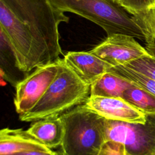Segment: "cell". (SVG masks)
Segmentation results:
<instances>
[{"label":"cell","instance_id":"6da1fadb","mask_svg":"<svg viewBox=\"0 0 155 155\" xmlns=\"http://www.w3.org/2000/svg\"><path fill=\"white\" fill-rule=\"evenodd\" d=\"M30 29L45 64L59 59L62 51L59 25L68 22L64 13L56 9L49 0H0Z\"/></svg>","mask_w":155,"mask_h":155},{"label":"cell","instance_id":"7a4b0ae2","mask_svg":"<svg viewBox=\"0 0 155 155\" xmlns=\"http://www.w3.org/2000/svg\"><path fill=\"white\" fill-rule=\"evenodd\" d=\"M90 96V85L83 82L61 59L54 80L37 104L28 112L19 115L23 122L59 117L83 105Z\"/></svg>","mask_w":155,"mask_h":155},{"label":"cell","instance_id":"3957f363","mask_svg":"<svg viewBox=\"0 0 155 155\" xmlns=\"http://www.w3.org/2000/svg\"><path fill=\"white\" fill-rule=\"evenodd\" d=\"M60 117L64 127L61 155H99L106 142V119L85 104L74 107Z\"/></svg>","mask_w":155,"mask_h":155},{"label":"cell","instance_id":"277c9868","mask_svg":"<svg viewBox=\"0 0 155 155\" xmlns=\"http://www.w3.org/2000/svg\"><path fill=\"white\" fill-rule=\"evenodd\" d=\"M57 10L79 15L101 27L107 36L122 34L141 41L143 34L131 16L117 4L108 0H49Z\"/></svg>","mask_w":155,"mask_h":155},{"label":"cell","instance_id":"5b68a950","mask_svg":"<svg viewBox=\"0 0 155 155\" xmlns=\"http://www.w3.org/2000/svg\"><path fill=\"white\" fill-rule=\"evenodd\" d=\"M0 28L7 37L22 71L29 74L36 67L45 65L29 27L1 1Z\"/></svg>","mask_w":155,"mask_h":155},{"label":"cell","instance_id":"8992f818","mask_svg":"<svg viewBox=\"0 0 155 155\" xmlns=\"http://www.w3.org/2000/svg\"><path fill=\"white\" fill-rule=\"evenodd\" d=\"M107 141L122 143L126 155H155V113L146 114V122L130 123L106 119Z\"/></svg>","mask_w":155,"mask_h":155},{"label":"cell","instance_id":"52a82bcc","mask_svg":"<svg viewBox=\"0 0 155 155\" xmlns=\"http://www.w3.org/2000/svg\"><path fill=\"white\" fill-rule=\"evenodd\" d=\"M61 59L36 67L16 86L14 105L17 113L28 112L40 100L58 75Z\"/></svg>","mask_w":155,"mask_h":155},{"label":"cell","instance_id":"ba28073f","mask_svg":"<svg viewBox=\"0 0 155 155\" xmlns=\"http://www.w3.org/2000/svg\"><path fill=\"white\" fill-rule=\"evenodd\" d=\"M113 67L125 65L129 62L149 54L145 47L134 38L112 34L90 51Z\"/></svg>","mask_w":155,"mask_h":155},{"label":"cell","instance_id":"9c48e42d","mask_svg":"<svg viewBox=\"0 0 155 155\" xmlns=\"http://www.w3.org/2000/svg\"><path fill=\"white\" fill-rule=\"evenodd\" d=\"M84 104L107 120L141 124L146 122V114L123 98L90 96Z\"/></svg>","mask_w":155,"mask_h":155},{"label":"cell","instance_id":"30bf717a","mask_svg":"<svg viewBox=\"0 0 155 155\" xmlns=\"http://www.w3.org/2000/svg\"><path fill=\"white\" fill-rule=\"evenodd\" d=\"M63 61L83 82L90 85L113 67L90 51H69L64 56Z\"/></svg>","mask_w":155,"mask_h":155},{"label":"cell","instance_id":"8fae6325","mask_svg":"<svg viewBox=\"0 0 155 155\" xmlns=\"http://www.w3.org/2000/svg\"><path fill=\"white\" fill-rule=\"evenodd\" d=\"M30 151H52L22 128H4L0 131V155Z\"/></svg>","mask_w":155,"mask_h":155},{"label":"cell","instance_id":"7c38bea8","mask_svg":"<svg viewBox=\"0 0 155 155\" xmlns=\"http://www.w3.org/2000/svg\"><path fill=\"white\" fill-rule=\"evenodd\" d=\"M27 130L51 150L61 145L64 134V127L60 116L35 121Z\"/></svg>","mask_w":155,"mask_h":155},{"label":"cell","instance_id":"4fadbf2b","mask_svg":"<svg viewBox=\"0 0 155 155\" xmlns=\"http://www.w3.org/2000/svg\"><path fill=\"white\" fill-rule=\"evenodd\" d=\"M1 75L12 85L16 86L29 74L22 71L19 67L17 59L7 37L0 31Z\"/></svg>","mask_w":155,"mask_h":155},{"label":"cell","instance_id":"5bb4252c","mask_svg":"<svg viewBox=\"0 0 155 155\" xmlns=\"http://www.w3.org/2000/svg\"><path fill=\"white\" fill-rule=\"evenodd\" d=\"M133 85L128 80L112 72H107L90 85V96L122 98L124 91Z\"/></svg>","mask_w":155,"mask_h":155},{"label":"cell","instance_id":"9a60e30c","mask_svg":"<svg viewBox=\"0 0 155 155\" xmlns=\"http://www.w3.org/2000/svg\"><path fill=\"white\" fill-rule=\"evenodd\" d=\"M122 98L145 114L155 113V96L140 88L133 85L124 91Z\"/></svg>","mask_w":155,"mask_h":155},{"label":"cell","instance_id":"2e32d148","mask_svg":"<svg viewBox=\"0 0 155 155\" xmlns=\"http://www.w3.org/2000/svg\"><path fill=\"white\" fill-rule=\"evenodd\" d=\"M110 71L118 74L130 81L133 85L155 96V80L125 65L113 67Z\"/></svg>","mask_w":155,"mask_h":155},{"label":"cell","instance_id":"e0dca14e","mask_svg":"<svg viewBox=\"0 0 155 155\" xmlns=\"http://www.w3.org/2000/svg\"><path fill=\"white\" fill-rule=\"evenodd\" d=\"M144 36L145 44L155 42V6L139 14L131 15Z\"/></svg>","mask_w":155,"mask_h":155},{"label":"cell","instance_id":"ac0fdd59","mask_svg":"<svg viewBox=\"0 0 155 155\" xmlns=\"http://www.w3.org/2000/svg\"><path fill=\"white\" fill-rule=\"evenodd\" d=\"M125 66L155 80V58L150 54L131 61Z\"/></svg>","mask_w":155,"mask_h":155},{"label":"cell","instance_id":"d6986e66","mask_svg":"<svg viewBox=\"0 0 155 155\" xmlns=\"http://www.w3.org/2000/svg\"><path fill=\"white\" fill-rule=\"evenodd\" d=\"M117 4L127 13L134 15L155 6V0H117Z\"/></svg>","mask_w":155,"mask_h":155},{"label":"cell","instance_id":"ffe728a7","mask_svg":"<svg viewBox=\"0 0 155 155\" xmlns=\"http://www.w3.org/2000/svg\"><path fill=\"white\" fill-rule=\"evenodd\" d=\"M99 155H126V152L122 143L107 141L102 147Z\"/></svg>","mask_w":155,"mask_h":155},{"label":"cell","instance_id":"44dd1931","mask_svg":"<svg viewBox=\"0 0 155 155\" xmlns=\"http://www.w3.org/2000/svg\"><path fill=\"white\" fill-rule=\"evenodd\" d=\"M11 155H58V153L53 151H30L16 153Z\"/></svg>","mask_w":155,"mask_h":155},{"label":"cell","instance_id":"7402d4cb","mask_svg":"<svg viewBox=\"0 0 155 155\" xmlns=\"http://www.w3.org/2000/svg\"><path fill=\"white\" fill-rule=\"evenodd\" d=\"M145 48L151 56L155 58V42L152 44H145Z\"/></svg>","mask_w":155,"mask_h":155},{"label":"cell","instance_id":"603a6c76","mask_svg":"<svg viewBox=\"0 0 155 155\" xmlns=\"http://www.w3.org/2000/svg\"><path fill=\"white\" fill-rule=\"evenodd\" d=\"M108 1L111 2H113L114 4H117V0H108Z\"/></svg>","mask_w":155,"mask_h":155}]
</instances>
